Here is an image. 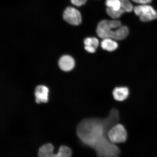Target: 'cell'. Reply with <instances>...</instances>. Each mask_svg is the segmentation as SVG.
Here are the masks:
<instances>
[{
  "instance_id": "6da1fadb",
  "label": "cell",
  "mask_w": 157,
  "mask_h": 157,
  "mask_svg": "<svg viewBox=\"0 0 157 157\" xmlns=\"http://www.w3.org/2000/svg\"><path fill=\"white\" fill-rule=\"evenodd\" d=\"M120 113L115 108L104 118H87L78 123L76 133L83 144L95 152L98 157H119L121 151L117 144L109 140L110 128L119 122Z\"/></svg>"
},
{
  "instance_id": "7a4b0ae2",
  "label": "cell",
  "mask_w": 157,
  "mask_h": 157,
  "mask_svg": "<svg viewBox=\"0 0 157 157\" xmlns=\"http://www.w3.org/2000/svg\"><path fill=\"white\" fill-rule=\"evenodd\" d=\"M98 36L100 38H109L116 40L126 38L129 34L128 28L122 26L121 21L117 20H104L98 23L97 29Z\"/></svg>"
},
{
  "instance_id": "3957f363",
  "label": "cell",
  "mask_w": 157,
  "mask_h": 157,
  "mask_svg": "<svg viewBox=\"0 0 157 157\" xmlns=\"http://www.w3.org/2000/svg\"><path fill=\"white\" fill-rule=\"evenodd\" d=\"M54 147L51 143H47L41 146L38 150L39 157H71L72 151L70 147L61 146L57 154L54 153Z\"/></svg>"
},
{
  "instance_id": "277c9868",
  "label": "cell",
  "mask_w": 157,
  "mask_h": 157,
  "mask_svg": "<svg viewBox=\"0 0 157 157\" xmlns=\"http://www.w3.org/2000/svg\"><path fill=\"white\" fill-rule=\"evenodd\" d=\"M108 137L112 143L115 144L126 142L128 133L124 125L119 122L113 125L108 132Z\"/></svg>"
},
{
  "instance_id": "5b68a950",
  "label": "cell",
  "mask_w": 157,
  "mask_h": 157,
  "mask_svg": "<svg viewBox=\"0 0 157 157\" xmlns=\"http://www.w3.org/2000/svg\"><path fill=\"white\" fill-rule=\"evenodd\" d=\"M133 10L135 14L139 17L141 21L143 22H148L157 18V11L148 4L136 6Z\"/></svg>"
},
{
  "instance_id": "8992f818",
  "label": "cell",
  "mask_w": 157,
  "mask_h": 157,
  "mask_svg": "<svg viewBox=\"0 0 157 157\" xmlns=\"http://www.w3.org/2000/svg\"><path fill=\"white\" fill-rule=\"evenodd\" d=\"M64 21L70 25H78L82 22V16L80 11L72 7L66 8L63 14Z\"/></svg>"
},
{
  "instance_id": "52a82bcc",
  "label": "cell",
  "mask_w": 157,
  "mask_h": 157,
  "mask_svg": "<svg viewBox=\"0 0 157 157\" xmlns=\"http://www.w3.org/2000/svg\"><path fill=\"white\" fill-rule=\"evenodd\" d=\"M49 90L46 86H39L35 89V101L38 104L46 103L48 101Z\"/></svg>"
},
{
  "instance_id": "ba28073f",
  "label": "cell",
  "mask_w": 157,
  "mask_h": 157,
  "mask_svg": "<svg viewBox=\"0 0 157 157\" xmlns=\"http://www.w3.org/2000/svg\"><path fill=\"white\" fill-rule=\"evenodd\" d=\"M75 64L74 59L69 56H62L59 62V66L61 69L64 71H69L73 69Z\"/></svg>"
},
{
  "instance_id": "9c48e42d",
  "label": "cell",
  "mask_w": 157,
  "mask_h": 157,
  "mask_svg": "<svg viewBox=\"0 0 157 157\" xmlns=\"http://www.w3.org/2000/svg\"><path fill=\"white\" fill-rule=\"evenodd\" d=\"M113 96L115 100L119 101H124L128 97L129 91L126 87H117L113 90Z\"/></svg>"
},
{
  "instance_id": "30bf717a",
  "label": "cell",
  "mask_w": 157,
  "mask_h": 157,
  "mask_svg": "<svg viewBox=\"0 0 157 157\" xmlns=\"http://www.w3.org/2000/svg\"><path fill=\"white\" fill-rule=\"evenodd\" d=\"M101 46L103 50L111 52L116 50L118 47V44L114 39L107 38L103 39L101 43Z\"/></svg>"
},
{
  "instance_id": "8fae6325",
  "label": "cell",
  "mask_w": 157,
  "mask_h": 157,
  "mask_svg": "<svg viewBox=\"0 0 157 157\" xmlns=\"http://www.w3.org/2000/svg\"><path fill=\"white\" fill-rule=\"evenodd\" d=\"M99 42L98 39L94 37L86 38L84 40L85 47H92L96 49L99 46Z\"/></svg>"
},
{
  "instance_id": "7c38bea8",
  "label": "cell",
  "mask_w": 157,
  "mask_h": 157,
  "mask_svg": "<svg viewBox=\"0 0 157 157\" xmlns=\"http://www.w3.org/2000/svg\"><path fill=\"white\" fill-rule=\"evenodd\" d=\"M121 4V8L124 10L125 12L130 13L134 9L132 4L129 0H119Z\"/></svg>"
},
{
  "instance_id": "4fadbf2b",
  "label": "cell",
  "mask_w": 157,
  "mask_h": 157,
  "mask_svg": "<svg viewBox=\"0 0 157 157\" xmlns=\"http://www.w3.org/2000/svg\"><path fill=\"white\" fill-rule=\"evenodd\" d=\"M106 12L109 16L114 19L119 18L123 13H125V11L121 9L119 11H114L108 8H107Z\"/></svg>"
},
{
  "instance_id": "5bb4252c",
  "label": "cell",
  "mask_w": 157,
  "mask_h": 157,
  "mask_svg": "<svg viewBox=\"0 0 157 157\" xmlns=\"http://www.w3.org/2000/svg\"><path fill=\"white\" fill-rule=\"evenodd\" d=\"M70 1L72 5L80 7L85 4L87 0H70Z\"/></svg>"
},
{
  "instance_id": "9a60e30c",
  "label": "cell",
  "mask_w": 157,
  "mask_h": 157,
  "mask_svg": "<svg viewBox=\"0 0 157 157\" xmlns=\"http://www.w3.org/2000/svg\"><path fill=\"white\" fill-rule=\"evenodd\" d=\"M135 3L140 4V5L148 4L152 2V0H132Z\"/></svg>"
},
{
  "instance_id": "2e32d148",
  "label": "cell",
  "mask_w": 157,
  "mask_h": 157,
  "mask_svg": "<svg viewBox=\"0 0 157 157\" xmlns=\"http://www.w3.org/2000/svg\"><path fill=\"white\" fill-rule=\"evenodd\" d=\"M116 0H106L105 2V5L107 8H111L112 7L114 3Z\"/></svg>"
}]
</instances>
